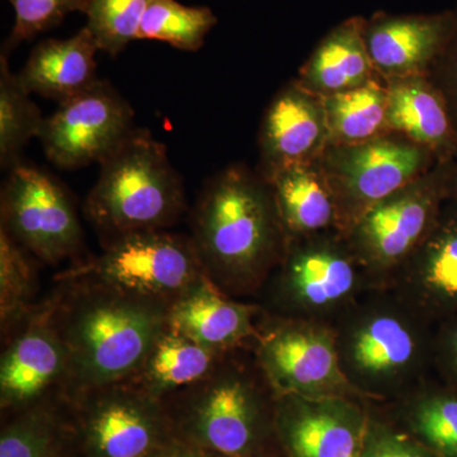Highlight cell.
<instances>
[{"instance_id":"cell-5","label":"cell","mask_w":457,"mask_h":457,"mask_svg":"<svg viewBox=\"0 0 457 457\" xmlns=\"http://www.w3.org/2000/svg\"><path fill=\"white\" fill-rule=\"evenodd\" d=\"M186 212L182 179L167 147L135 129L101 163L84 212L107 242L137 231L165 230Z\"/></svg>"},{"instance_id":"cell-6","label":"cell","mask_w":457,"mask_h":457,"mask_svg":"<svg viewBox=\"0 0 457 457\" xmlns=\"http://www.w3.org/2000/svg\"><path fill=\"white\" fill-rule=\"evenodd\" d=\"M378 288L339 230L288 237L281 263L260 295L270 317L335 327L370 291Z\"/></svg>"},{"instance_id":"cell-28","label":"cell","mask_w":457,"mask_h":457,"mask_svg":"<svg viewBox=\"0 0 457 457\" xmlns=\"http://www.w3.org/2000/svg\"><path fill=\"white\" fill-rule=\"evenodd\" d=\"M33 255L0 228V324L3 342L37 308Z\"/></svg>"},{"instance_id":"cell-15","label":"cell","mask_w":457,"mask_h":457,"mask_svg":"<svg viewBox=\"0 0 457 457\" xmlns=\"http://www.w3.org/2000/svg\"><path fill=\"white\" fill-rule=\"evenodd\" d=\"M368 418L360 398L276 399V435L288 457H361Z\"/></svg>"},{"instance_id":"cell-12","label":"cell","mask_w":457,"mask_h":457,"mask_svg":"<svg viewBox=\"0 0 457 457\" xmlns=\"http://www.w3.org/2000/svg\"><path fill=\"white\" fill-rule=\"evenodd\" d=\"M2 188V225L36 260L57 266L83 248V230L64 186L47 171L18 163Z\"/></svg>"},{"instance_id":"cell-24","label":"cell","mask_w":457,"mask_h":457,"mask_svg":"<svg viewBox=\"0 0 457 457\" xmlns=\"http://www.w3.org/2000/svg\"><path fill=\"white\" fill-rule=\"evenodd\" d=\"M269 180L288 237L337 228V210L320 161L288 165Z\"/></svg>"},{"instance_id":"cell-4","label":"cell","mask_w":457,"mask_h":457,"mask_svg":"<svg viewBox=\"0 0 457 457\" xmlns=\"http://www.w3.org/2000/svg\"><path fill=\"white\" fill-rule=\"evenodd\" d=\"M276 395L252 348L228 352L204 380L164 400L176 437L222 457H257Z\"/></svg>"},{"instance_id":"cell-9","label":"cell","mask_w":457,"mask_h":457,"mask_svg":"<svg viewBox=\"0 0 457 457\" xmlns=\"http://www.w3.org/2000/svg\"><path fill=\"white\" fill-rule=\"evenodd\" d=\"M453 163H438L376 204L343 234L378 288L425 239L451 198Z\"/></svg>"},{"instance_id":"cell-14","label":"cell","mask_w":457,"mask_h":457,"mask_svg":"<svg viewBox=\"0 0 457 457\" xmlns=\"http://www.w3.org/2000/svg\"><path fill=\"white\" fill-rule=\"evenodd\" d=\"M0 361L2 411H17L62 393L69 354L57 329L50 297L3 342Z\"/></svg>"},{"instance_id":"cell-7","label":"cell","mask_w":457,"mask_h":457,"mask_svg":"<svg viewBox=\"0 0 457 457\" xmlns=\"http://www.w3.org/2000/svg\"><path fill=\"white\" fill-rule=\"evenodd\" d=\"M56 278H88L170 306L207 276L191 237L146 230L114 237L104 253Z\"/></svg>"},{"instance_id":"cell-20","label":"cell","mask_w":457,"mask_h":457,"mask_svg":"<svg viewBox=\"0 0 457 457\" xmlns=\"http://www.w3.org/2000/svg\"><path fill=\"white\" fill-rule=\"evenodd\" d=\"M389 130L425 146L441 163L457 159V135L449 110L427 75L386 82Z\"/></svg>"},{"instance_id":"cell-2","label":"cell","mask_w":457,"mask_h":457,"mask_svg":"<svg viewBox=\"0 0 457 457\" xmlns=\"http://www.w3.org/2000/svg\"><path fill=\"white\" fill-rule=\"evenodd\" d=\"M53 315L69 354V400L129 380L167 327L165 303L84 278H56Z\"/></svg>"},{"instance_id":"cell-29","label":"cell","mask_w":457,"mask_h":457,"mask_svg":"<svg viewBox=\"0 0 457 457\" xmlns=\"http://www.w3.org/2000/svg\"><path fill=\"white\" fill-rule=\"evenodd\" d=\"M45 119L40 108L9 69L7 54L0 56V164L12 170L21 163L29 141L40 137Z\"/></svg>"},{"instance_id":"cell-8","label":"cell","mask_w":457,"mask_h":457,"mask_svg":"<svg viewBox=\"0 0 457 457\" xmlns=\"http://www.w3.org/2000/svg\"><path fill=\"white\" fill-rule=\"evenodd\" d=\"M342 234L399 189L431 171L437 156L396 132L352 145H328L320 158Z\"/></svg>"},{"instance_id":"cell-22","label":"cell","mask_w":457,"mask_h":457,"mask_svg":"<svg viewBox=\"0 0 457 457\" xmlns=\"http://www.w3.org/2000/svg\"><path fill=\"white\" fill-rule=\"evenodd\" d=\"M365 20L350 17L333 27L300 68L297 83L326 98L378 79L363 40Z\"/></svg>"},{"instance_id":"cell-16","label":"cell","mask_w":457,"mask_h":457,"mask_svg":"<svg viewBox=\"0 0 457 457\" xmlns=\"http://www.w3.org/2000/svg\"><path fill=\"white\" fill-rule=\"evenodd\" d=\"M431 323L457 312V200L449 198L420 245L383 287Z\"/></svg>"},{"instance_id":"cell-11","label":"cell","mask_w":457,"mask_h":457,"mask_svg":"<svg viewBox=\"0 0 457 457\" xmlns=\"http://www.w3.org/2000/svg\"><path fill=\"white\" fill-rule=\"evenodd\" d=\"M84 457H147L176 438L162 400L128 381L71 399Z\"/></svg>"},{"instance_id":"cell-26","label":"cell","mask_w":457,"mask_h":457,"mask_svg":"<svg viewBox=\"0 0 457 457\" xmlns=\"http://www.w3.org/2000/svg\"><path fill=\"white\" fill-rule=\"evenodd\" d=\"M68 400L56 393L14 411L2 429L0 457H62L69 428L62 408Z\"/></svg>"},{"instance_id":"cell-30","label":"cell","mask_w":457,"mask_h":457,"mask_svg":"<svg viewBox=\"0 0 457 457\" xmlns=\"http://www.w3.org/2000/svg\"><path fill=\"white\" fill-rule=\"evenodd\" d=\"M218 23L209 7H187L176 0H152L147 7L137 40L165 42L182 51H198L206 36Z\"/></svg>"},{"instance_id":"cell-19","label":"cell","mask_w":457,"mask_h":457,"mask_svg":"<svg viewBox=\"0 0 457 457\" xmlns=\"http://www.w3.org/2000/svg\"><path fill=\"white\" fill-rule=\"evenodd\" d=\"M264 315L260 303L231 299L204 278L171 303L167 324L204 347L231 352L253 347Z\"/></svg>"},{"instance_id":"cell-33","label":"cell","mask_w":457,"mask_h":457,"mask_svg":"<svg viewBox=\"0 0 457 457\" xmlns=\"http://www.w3.org/2000/svg\"><path fill=\"white\" fill-rule=\"evenodd\" d=\"M361 457L438 456L405 429L376 420L369 411Z\"/></svg>"},{"instance_id":"cell-31","label":"cell","mask_w":457,"mask_h":457,"mask_svg":"<svg viewBox=\"0 0 457 457\" xmlns=\"http://www.w3.org/2000/svg\"><path fill=\"white\" fill-rule=\"evenodd\" d=\"M152 0H89L86 16L99 51L117 56L137 40L141 21Z\"/></svg>"},{"instance_id":"cell-21","label":"cell","mask_w":457,"mask_h":457,"mask_svg":"<svg viewBox=\"0 0 457 457\" xmlns=\"http://www.w3.org/2000/svg\"><path fill=\"white\" fill-rule=\"evenodd\" d=\"M95 36L84 27L66 40L49 38L33 49L25 68L17 74L26 92L62 102L73 98L97 82Z\"/></svg>"},{"instance_id":"cell-3","label":"cell","mask_w":457,"mask_h":457,"mask_svg":"<svg viewBox=\"0 0 457 457\" xmlns=\"http://www.w3.org/2000/svg\"><path fill=\"white\" fill-rule=\"evenodd\" d=\"M435 327L375 288L335 324L339 366L360 398L390 404L432 376Z\"/></svg>"},{"instance_id":"cell-36","label":"cell","mask_w":457,"mask_h":457,"mask_svg":"<svg viewBox=\"0 0 457 457\" xmlns=\"http://www.w3.org/2000/svg\"><path fill=\"white\" fill-rule=\"evenodd\" d=\"M147 457H222L212 451L176 437Z\"/></svg>"},{"instance_id":"cell-32","label":"cell","mask_w":457,"mask_h":457,"mask_svg":"<svg viewBox=\"0 0 457 457\" xmlns=\"http://www.w3.org/2000/svg\"><path fill=\"white\" fill-rule=\"evenodd\" d=\"M14 9V26L5 41L3 53L17 47L21 42L32 40L42 32L59 26L74 12L87 13L89 0H8Z\"/></svg>"},{"instance_id":"cell-13","label":"cell","mask_w":457,"mask_h":457,"mask_svg":"<svg viewBox=\"0 0 457 457\" xmlns=\"http://www.w3.org/2000/svg\"><path fill=\"white\" fill-rule=\"evenodd\" d=\"M135 130L129 102L104 80L59 104L38 139L51 163L62 170L101 164Z\"/></svg>"},{"instance_id":"cell-1","label":"cell","mask_w":457,"mask_h":457,"mask_svg":"<svg viewBox=\"0 0 457 457\" xmlns=\"http://www.w3.org/2000/svg\"><path fill=\"white\" fill-rule=\"evenodd\" d=\"M191 231L204 275L237 300L260 295L288 242L269 180L245 164L207 180L192 210Z\"/></svg>"},{"instance_id":"cell-23","label":"cell","mask_w":457,"mask_h":457,"mask_svg":"<svg viewBox=\"0 0 457 457\" xmlns=\"http://www.w3.org/2000/svg\"><path fill=\"white\" fill-rule=\"evenodd\" d=\"M227 353L204 347L167 324L140 368L126 381L164 402L207 378Z\"/></svg>"},{"instance_id":"cell-37","label":"cell","mask_w":457,"mask_h":457,"mask_svg":"<svg viewBox=\"0 0 457 457\" xmlns=\"http://www.w3.org/2000/svg\"><path fill=\"white\" fill-rule=\"evenodd\" d=\"M451 198L457 200V159L453 161L451 171Z\"/></svg>"},{"instance_id":"cell-27","label":"cell","mask_w":457,"mask_h":457,"mask_svg":"<svg viewBox=\"0 0 457 457\" xmlns=\"http://www.w3.org/2000/svg\"><path fill=\"white\" fill-rule=\"evenodd\" d=\"M323 99L329 145L365 143L392 132L386 120V83L380 78Z\"/></svg>"},{"instance_id":"cell-17","label":"cell","mask_w":457,"mask_h":457,"mask_svg":"<svg viewBox=\"0 0 457 457\" xmlns=\"http://www.w3.org/2000/svg\"><path fill=\"white\" fill-rule=\"evenodd\" d=\"M329 145L324 99L296 79L270 99L258 134L260 162L255 170L270 179L288 165L317 161Z\"/></svg>"},{"instance_id":"cell-25","label":"cell","mask_w":457,"mask_h":457,"mask_svg":"<svg viewBox=\"0 0 457 457\" xmlns=\"http://www.w3.org/2000/svg\"><path fill=\"white\" fill-rule=\"evenodd\" d=\"M390 404L398 407L405 431L438 457H457V389L429 376Z\"/></svg>"},{"instance_id":"cell-34","label":"cell","mask_w":457,"mask_h":457,"mask_svg":"<svg viewBox=\"0 0 457 457\" xmlns=\"http://www.w3.org/2000/svg\"><path fill=\"white\" fill-rule=\"evenodd\" d=\"M426 75L444 98L457 135V3L451 8L446 41Z\"/></svg>"},{"instance_id":"cell-35","label":"cell","mask_w":457,"mask_h":457,"mask_svg":"<svg viewBox=\"0 0 457 457\" xmlns=\"http://www.w3.org/2000/svg\"><path fill=\"white\" fill-rule=\"evenodd\" d=\"M432 376L457 389V312L436 324L432 345Z\"/></svg>"},{"instance_id":"cell-10","label":"cell","mask_w":457,"mask_h":457,"mask_svg":"<svg viewBox=\"0 0 457 457\" xmlns=\"http://www.w3.org/2000/svg\"><path fill=\"white\" fill-rule=\"evenodd\" d=\"M252 351L278 396L360 398L339 366L330 324L266 312Z\"/></svg>"},{"instance_id":"cell-18","label":"cell","mask_w":457,"mask_h":457,"mask_svg":"<svg viewBox=\"0 0 457 457\" xmlns=\"http://www.w3.org/2000/svg\"><path fill=\"white\" fill-rule=\"evenodd\" d=\"M451 8L438 13L389 14L366 18L363 40L376 73L384 80L426 75L444 46Z\"/></svg>"}]
</instances>
